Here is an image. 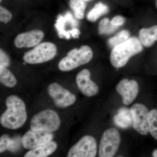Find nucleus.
I'll return each instance as SVG.
<instances>
[{"label": "nucleus", "instance_id": "f257e3e1", "mask_svg": "<svg viewBox=\"0 0 157 157\" xmlns=\"http://www.w3.org/2000/svg\"><path fill=\"white\" fill-rule=\"evenodd\" d=\"M6 103L7 109L1 115V124L4 128L11 130L21 128L27 118L24 102L17 96L11 95L6 99Z\"/></svg>", "mask_w": 157, "mask_h": 157}, {"label": "nucleus", "instance_id": "f03ea898", "mask_svg": "<svg viewBox=\"0 0 157 157\" xmlns=\"http://www.w3.org/2000/svg\"><path fill=\"white\" fill-rule=\"evenodd\" d=\"M143 48V45L139 39L131 37L113 48L110 55V63L114 67H123L132 57L140 53Z\"/></svg>", "mask_w": 157, "mask_h": 157}, {"label": "nucleus", "instance_id": "7ed1b4c3", "mask_svg": "<svg viewBox=\"0 0 157 157\" xmlns=\"http://www.w3.org/2000/svg\"><path fill=\"white\" fill-rule=\"evenodd\" d=\"M93 56L92 50L88 45H82L79 48L70 51L67 56L61 60L58 67L62 71L67 72L73 70L90 61Z\"/></svg>", "mask_w": 157, "mask_h": 157}, {"label": "nucleus", "instance_id": "20e7f679", "mask_svg": "<svg viewBox=\"0 0 157 157\" xmlns=\"http://www.w3.org/2000/svg\"><path fill=\"white\" fill-rule=\"evenodd\" d=\"M61 124L59 117L52 109L42 110L34 116L30 121L31 130L36 131L56 132Z\"/></svg>", "mask_w": 157, "mask_h": 157}, {"label": "nucleus", "instance_id": "39448f33", "mask_svg": "<svg viewBox=\"0 0 157 157\" xmlns=\"http://www.w3.org/2000/svg\"><path fill=\"white\" fill-rule=\"evenodd\" d=\"M57 53L56 46L50 42H42L25 53L24 61L31 64L42 63L52 59Z\"/></svg>", "mask_w": 157, "mask_h": 157}, {"label": "nucleus", "instance_id": "423d86ee", "mask_svg": "<svg viewBox=\"0 0 157 157\" xmlns=\"http://www.w3.org/2000/svg\"><path fill=\"white\" fill-rule=\"evenodd\" d=\"M121 141L120 134L116 129L106 130L101 137L99 147V156L112 157L118 149Z\"/></svg>", "mask_w": 157, "mask_h": 157}, {"label": "nucleus", "instance_id": "0eeeda50", "mask_svg": "<svg viewBox=\"0 0 157 157\" xmlns=\"http://www.w3.org/2000/svg\"><path fill=\"white\" fill-rule=\"evenodd\" d=\"M98 145L92 136L86 135L70 149L68 157H94L97 155Z\"/></svg>", "mask_w": 157, "mask_h": 157}, {"label": "nucleus", "instance_id": "6e6552de", "mask_svg": "<svg viewBox=\"0 0 157 157\" xmlns=\"http://www.w3.org/2000/svg\"><path fill=\"white\" fill-rule=\"evenodd\" d=\"M47 90L57 107L65 108L73 105L76 102V96L57 82L49 85Z\"/></svg>", "mask_w": 157, "mask_h": 157}, {"label": "nucleus", "instance_id": "1a4fd4ad", "mask_svg": "<svg viewBox=\"0 0 157 157\" xmlns=\"http://www.w3.org/2000/svg\"><path fill=\"white\" fill-rule=\"evenodd\" d=\"M130 110L133 118V128L140 135H147L149 132L148 109L143 104H135Z\"/></svg>", "mask_w": 157, "mask_h": 157}, {"label": "nucleus", "instance_id": "9d476101", "mask_svg": "<svg viewBox=\"0 0 157 157\" xmlns=\"http://www.w3.org/2000/svg\"><path fill=\"white\" fill-rule=\"evenodd\" d=\"M53 138L52 132L33 131L31 129L21 138V143L25 148L32 149L49 143Z\"/></svg>", "mask_w": 157, "mask_h": 157}, {"label": "nucleus", "instance_id": "9b49d317", "mask_svg": "<svg viewBox=\"0 0 157 157\" xmlns=\"http://www.w3.org/2000/svg\"><path fill=\"white\" fill-rule=\"evenodd\" d=\"M117 92L122 97L123 103L126 105L132 104L139 92V86L135 80L122 79L116 87Z\"/></svg>", "mask_w": 157, "mask_h": 157}, {"label": "nucleus", "instance_id": "f8f14e48", "mask_svg": "<svg viewBox=\"0 0 157 157\" xmlns=\"http://www.w3.org/2000/svg\"><path fill=\"white\" fill-rule=\"evenodd\" d=\"M90 73L88 69H83L77 74L76 82L82 94L88 97L96 95L99 91L98 85L91 80Z\"/></svg>", "mask_w": 157, "mask_h": 157}, {"label": "nucleus", "instance_id": "ddd939ff", "mask_svg": "<svg viewBox=\"0 0 157 157\" xmlns=\"http://www.w3.org/2000/svg\"><path fill=\"white\" fill-rule=\"evenodd\" d=\"M44 36L42 31L33 30L17 35L14 40V44L17 48L35 47L40 43Z\"/></svg>", "mask_w": 157, "mask_h": 157}, {"label": "nucleus", "instance_id": "4468645a", "mask_svg": "<svg viewBox=\"0 0 157 157\" xmlns=\"http://www.w3.org/2000/svg\"><path fill=\"white\" fill-rule=\"evenodd\" d=\"M78 22L74 19L72 14L70 12L66 13L64 16L59 15L57 19L55 27L57 31L58 36L60 38H66L67 39L66 27L69 25H78Z\"/></svg>", "mask_w": 157, "mask_h": 157}, {"label": "nucleus", "instance_id": "2eb2a0df", "mask_svg": "<svg viewBox=\"0 0 157 157\" xmlns=\"http://www.w3.org/2000/svg\"><path fill=\"white\" fill-rule=\"evenodd\" d=\"M57 144L51 141L47 144L32 149L25 155L24 157H46L56 150Z\"/></svg>", "mask_w": 157, "mask_h": 157}, {"label": "nucleus", "instance_id": "dca6fc26", "mask_svg": "<svg viewBox=\"0 0 157 157\" xmlns=\"http://www.w3.org/2000/svg\"><path fill=\"white\" fill-rule=\"evenodd\" d=\"M139 39L143 46L151 47L157 41V25L140 29L139 32Z\"/></svg>", "mask_w": 157, "mask_h": 157}, {"label": "nucleus", "instance_id": "f3484780", "mask_svg": "<svg viewBox=\"0 0 157 157\" xmlns=\"http://www.w3.org/2000/svg\"><path fill=\"white\" fill-rule=\"evenodd\" d=\"M113 121L117 126L122 128H127L133 124V118L131 110L126 108L119 109L113 117Z\"/></svg>", "mask_w": 157, "mask_h": 157}, {"label": "nucleus", "instance_id": "a211bd4d", "mask_svg": "<svg viewBox=\"0 0 157 157\" xmlns=\"http://www.w3.org/2000/svg\"><path fill=\"white\" fill-rule=\"evenodd\" d=\"M0 82L9 88L14 87L17 84V79L11 71L6 67L0 66Z\"/></svg>", "mask_w": 157, "mask_h": 157}, {"label": "nucleus", "instance_id": "6ab92c4d", "mask_svg": "<svg viewBox=\"0 0 157 157\" xmlns=\"http://www.w3.org/2000/svg\"><path fill=\"white\" fill-rule=\"evenodd\" d=\"M109 11L108 6L101 2L95 5L87 14V18L91 22H95L102 15L107 14Z\"/></svg>", "mask_w": 157, "mask_h": 157}, {"label": "nucleus", "instance_id": "aec40b11", "mask_svg": "<svg viewBox=\"0 0 157 157\" xmlns=\"http://www.w3.org/2000/svg\"><path fill=\"white\" fill-rule=\"evenodd\" d=\"M84 0H70L69 6L76 19L81 20L84 17L86 4Z\"/></svg>", "mask_w": 157, "mask_h": 157}, {"label": "nucleus", "instance_id": "412c9836", "mask_svg": "<svg viewBox=\"0 0 157 157\" xmlns=\"http://www.w3.org/2000/svg\"><path fill=\"white\" fill-rule=\"evenodd\" d=\"M130 33L126 30H123L119 32L114 36L110 38L108 40V43L111 47H115L117 45L126 41L129 39Z\"/></svg>", "mask_w": 157, "mask_h": 157}, {"label": "nucleus", "instance_id": "4be33fe9", "mask_svg": "<svg viewBox=\"0 0 157 157\" xmlns=\"http://www.w3.org/2000/svg\"><path fill=\"white\" fill-rule=\"evenodd\" d=\"M148 124L149 132L157 140V109H153L149 112Z\"/></svg>", "mask_w": 157, "mask_h": 157}, {"label": "nucleus", "instance_id": "5701e85b", "mask_svg": "<svg viewBox=\"0 0 157 157\" xmlns=\"http://www.w3.org/2000/svg\"><path fill=\"white\" fill-rule=\"evenodd\" d=\"M118 26L112 25L109 18L101 20L98 26V33L100 35H108L112 33L117 29Z\"/></svg>", "mask_w": 157, "mask_h": 157}, {"label": "nucleus", "instance_id": "b1692460", "mask_svg": "<svg viewBox=\"0 0 157 157\" xmlns=\"http://www.w3.org/2000/svg\"><path fill=\"white\" fill-rule=\"evenodd\" d=\"M11 139L8 135H3L0 138V152H3L9 149Z\"/></svg>", "mask_w": 157, "mask_h": 157}, {"label": "nucleus", "instance_id": "393cba45", "mask_svg": "<svg viewBox=\"0 0 157 157\" xmlns=\"http://www.w3.org/2000/svg\"><path fill=\"white\" fill-rule=\"evenodd\" d=\"M12 15L10 11L3 8L0 7V21L7 24L12 19Z\"/></svg>", "mask_w": 157, "mask_h": 157}, {"label": "nucleus", "instance_id": "a878e982", "mask_svg": "<svg viewBox=\"0 0 157 157\" xmlns=\"http://www.w3.org/2000/svg\"><path fill=\"white\" fill-rule=\"evenodd\" d=\"M21 143H22V141L20 137H15L13 139H11L8 150L12 152L16 151L19 149Z\"/></svg>", "mask_w": 157, "mask_h": 157}, {"label": "nucleus", "instance_id": "bb28decb", "mask_svg": "<svg viewBox=\"0 0 157 157\" xmlns=\"http://www.w3.org/2000/svg\"><path fill=\"white\" fill-rule=\"evenodd\" d=\"M10 64V60L9 56L2 49L0 50V66L3 67H9Z\"/></svg>", "mask_w": 157, "mask_h": 157}, {"label": "nucleus", "instance_id": "cd10ccee", "mask_svg": "<svg viewBox=\"0 0 157 157\" xmlns=\"http://www.w3.org/2000/svg\"><path fill=\"white\" fill-rule=\"evenodd\" d=\"M125 19L124 17L123 16L117 15L111 20L110 23L112 25L119 26L124 24V23L125 22Z\"/></svg>", "mask_w": 157, "mask_h": 157}, {"label": "nucleus", "instance_id": "c85d7f7f", "mask_svg": "<svg viewBox=\"0 0 157 157\" xmlns=\"http://www.w3.org/2000/svg\"><path fill=\"white\" fill-rule=\"evenodd\" d=\"M153 157H157V149L155 150L152 153Z\"/></svg>", "mask_w": 157, "mask_h": 157}, {"label": "nucleus", "instance_id": "c756f323", "mask_svg": "<svg viewBox=\"0 0 157 157\" xmlns=\"http://www.w3.org/2000/svg\"><path fill=\"white\" fill-rule=\"evenodd\" d=\"M85 2H89V1H92V0H84Z\"/></svg>", "mask_w": 157, "mask_h": 157}, {"label": "nucleus", "instance_id": "7c9ffc66", "mask_svg": "<svg viewBox=\"0 0 157 157\" xmlns=\"http://www.w3.org/2000/svg\"><path fill=\"white\" fill-rule=\"evenodd\" d=\"M156 8L157 9V0H156Z\"/></svg>", "mask_w": 157, "mask_h": 157}, {"label": "nucleus", "instance_id": "2f4dec72", "mask_svg": "<svg viewBox=\"0 0 157 157\" xmlns=\"http://www.w3.org/2000/svg\"><path fill=\"white\" fill-rule=\"evenodd\" d=\"M2 0H0V2H2Z\"/></svg>", "mask_w": 157, "mask_h": 157}]
</instances>
